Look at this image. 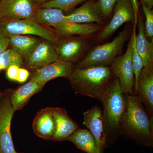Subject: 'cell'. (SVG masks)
I'll return each mask as SVG.
<instances>
[{"label": "cell", "instance_id": "6da1fadb", "mask_svg": "<svg viewBox=\"0 0 153 153\" xmlns=\"http://www.w3.org/2000/svg\"><path fill=\"white\" fill-rule=\"evenodd\" d=\"M100 101L103 106L102 119L107 146L122 134L123 123L126 110V96L117 78L110 82Z\"/></svg>", "mask_w": 153, "mask_h": 153}, {"label": "cell", "instance_id": "7a4b0ae2", "mask_svg": "<svg viewBox=\"0 0 153 153\" xmlns=\"http://www.w3.org/2000/svg\"><path fill=\"white\" fill-rule=\"evenodd\" d=\"M127 108L123 123L122 134L145 146L152 147L153 117H149L136 94H126Z\"/></svg>", "mask_w": 153, "mask_h": 153}, {"label": "cell", "instance_id": "3957f363", "mask_svg": "<svg viewBox=\"0 0 153 153\" xmlns=\"http://www.w3.org/2000/svg\"><path fill=\"white\" fill-rule=\"evenodd\" d=\"M112 71L108 66L74 68L68 79L75 93L100 101L110 82Z\"/></svg>", "mask_w": 153, "mask_h": 153}, {"label": "cell", "instance_id": "277c9868", "mask_svg": "<svg viewBox=\"0 0 153 153\" xmlns=\"http://www.w3.org/2000/svg\"><path fill=\"white\" fill-rule=\"evenodd\" d=\"M0 33L9 38L15 35L37 36L54 43L59 36L56 32L38 24L33 19H0Z\"/></svg>", "mask_w": 153, "mask_h": 153}, {"label": "cell", "instance_id": "5b68a950", "mask_svg": "<svg viewBox=\"0 0 153 153\" xmlns=\"http://www.w3.org/2000/svg\"><path fill=\"white\" fill-rule=\"evenodd\" d=\"M128 37L126 30L119 33L111 42L92 49L78 65L79 68L95 66H108L123 49Z\"/></svg>", "mask_w": 153, "mask_h": 153}, {"label": "cell", "instance_id": "8992f818", "mask_svg": "<svg viewBox=\"0 0 153 153\" xmlns=\"http://www.w3.org/2000/svg\"><path fill=\"white\" fill-rule=\"evenodd\" d=\"M111 65L113 75L118 79L123 92L126 95L134 94V76L132 63L130 41L125 53L116 57Z\"/></svg>", "mask_w": 153, "mask_h": 153}, {"label": "cell", "instance_id": "52a82bcc", "mask_svg": "<svg viewBox=\"0 0 153 153\" xmlns=\"http://www.w3.org/2000/svg\"><path fill=\"white\" fill-rule=\"evenodd\" d=\"M10 96L3 97L0 102V153H18L11 135V122L15 111Z\"/></svg>", "mask_w": 153, "mask_h": 153}, {"label": "cell", "instance_id": "ba28073f", "mask_svg": "<svg viewBox=\"0 0 153 153\" xmlns=\"http://www.w3.org/2000/svg\"><path fill=\"white\" fill-rule=\"evenodd\" d=\"M113 16L109 23L100 32L99 40L106 39L127 22H133L135 13L131 0H118L114 7Z\"/></svg>", "mask_w": 153, "mask_h": 153}, {"label": "cell", "instance_id": "9c48e42d", "mask_svg": "<svg viewBox=\"0 0 153 153\" xmlns=\"http://www.w3.org/2000/svg\"><path fill=\"white\" fill-rule=\"evenodd\" d=\"M82 124L93 136L99 153H105L107 145L103 126L102 111L100 108L96 105L83 112Z\"/></svg>", "mask_w": 153, "mask_h": 153}, {"label": "cell", "instance_id": "30bf717a", "mask_svg": "<svg viewBox=\"0 0 153 153\" xmlns=\"http://www.w3.org/2000/svg\"><path fill=\"white\" fill-rule=\"evenodd\" d=\"M38 7L33 0H1L0 19H32Z\"/></svg>", "mask_w": 153, "mask_h": 153}, {"label": "cell", "instance_id": "8fae6325", "mask_svg": "<svg viewBox=\"0 0 153 153\" xmlns=\"http://www.w3.org/2000/svg\"><path fill=\"white\" fill-rule=\"evenodd\" d=\"M150 117L153 116V62L140 71L134 91Z\"/></svg>", "mask_w": 153, "mask_h": 153}, {"label": "cell", "instance_id": "7c38bea8", "mask_svg": "<svg viewBox=\"0 0 153 153\" xmlns=\"http://www.w3.org/2000/svg\"><path fill=\"white\" fill-rule=\"evenodd\" d=\"M54 45L60 60L72 63L79 59L86 44L81 38L71 36L58 38Z\"/></svg>", "mask_w": 153, "mask_h": 153}, {"label": "cell", "instance_id": "4fadbf2b", "mask_svg": "<svg viewBox=\"0 0 153 153\" xmlns=\"http://www.w3.org/2000/svg\"><path fill=\"white\" fill-rule=\"evenodd\" d=\"M74 68L71 62L60 59L36 69L32 78L44 86L47 82L55 78H68Z\"/></svg>", "mask_w": 153, "mask_h": 153}, {"label": "cell", "instance_id": "5bb4252c", "mask_svg": "<svg viewBox=\"0 0 153 153\" xmlns=\"http://www.w3.org/2000/svg\"><path fill=\"white\" fill-rule=\"evenodd\" d=\"M59 60L54 44L44 39L24 61L27 67L37 69Z\"/></svg>", "mask_w": 153, "mask_h": 153}, {"label": "cell", "instance_id": "9a60e30c", "mask_svg": "<svg viewBox=\"0 0 153 153\" xmlns=\"http://www.w3.org/2000/svg\"><path fill=\"white\" fill-rule=\"evenodd\" d=\"M55 124V131L52 140H67L77 130L79 125L71 118L66 110L61 108L50 107Z\"/></svg>", "mask_w": 153, "mask_h": 153}, {"label": "cell", "instance_id": "2e32d148", "mask_svg": "<svg viewBox=\"0 0 153 153\" xmlns=\"http://www.w3.org/2000/svg\"><path fill=\"white\" fill-rule=\"evenodd\" d=\"M68 21L78 24H91L102 22L103 16L94 0L85 1L79 7L65 16Z\"/></svg>", "mask_w": 153, "mask_h": 153}, {"label": "cell", "instance_id": "e0dca14e", "mask_svg": "<svg viewBox=\"0 0 153 153\" xmlns=\"http://www.w3.org/2000/svg\"><path fill=\"white\" fill-rule=\"evenodd\" d=\"M33 128L38 137L52 140L55 131V124L50 107L41 109L37 114L33 121Z\"/></svg>", "mask_w": 153, "mask_h": 153}, {"label": "cell", "instance_id": "ac0fdd59", "mask_svg": "<svg viewBox=\"0 0 153 153\" xmlns=\"http://www.w3.org/2000/svg\"><path fill=\"white\" fill-rule=\"evenodd\" d=\"M44 86L32 78L10 94V101L15 111L22 109L34 94L41 91Z\"/></svg>", "mask_w": 153, "mask_h": 153}, {"label": "cell", "instance_id": "d6986e66", "mask_svg": "<svg viewBox=\"0 0 153 153\" xmlns=\"http://www.w3.org/2000/svg\"><path fill=\"white\" fill-rule=\"evenodd\" d=\"M54 29L58 36L64 37L88 36L97 32L100 27L97 25L92 24H78L70 22L65 19Z\"/></svg>", "mask_w": 153, "mask_h": 153}, {"label": "cell", "instance_id": "ffe728a7", "mask_svg": "<svg viewBox=\"0 0 153 153\" xmlns=\"http://www.w3.org/2000/svg\"><path fill=\"white\" fill-rule=\"evenodd\" d=\"M9 45L23 57L27 58L36 49L41 40L33 36L15 35L9 37Z\"/></svg>", "mask_w": 153, "mask_h": 153}, {"label": "cell", "instance_id": "44dd1931", "mask_svg": "<svg viewBox=\"0 0 153 153\" xmlns=\"http://www.w3.org/2000/svg\"><path fill=\"white\" fill-rule=\"evenodd\" d=\"M138 33L136 36V46L137 52L145 66L153 62V41L148 40L145 35L144 24L140 18L138 22Z\"/></svg>", "mask_w": 153, "mask_h": 153}, {"label": "cell", "instance_id": "7402d4cb", "mask_svg": "<svg viewBox=\"0 0 153 153\" xmlns=\"http://www.w3.org/2000/svg\"><path fill=\"white\" fill-rule=\"evenodd\" d=\"M65 15L60 9L37 7L32 19L38 24L55 28L65 20Z\"/></svg>", "mask_w": 153, "mask_h": 153}, {"label": "cell", "instance_id": "603a6c76", "mask_svg": "<svg viewBox=\"0 0 153 153\" xmlns=\"http://www.w3.org/2000/svg\"><path fill=\"white\" fill-rule=\"evenodd\" d=\"M76 147L87 153H99L93 136L88 130L79 128L68 138Z\"/></svg>", "mask_w": 153, "mask_h": 153}, {"label": "cell", "instance_id": "cb8c5ba5", "mask_svg": "<svg viewBox=\"0 0 153 153\" xmlns=\"http://www.w3.org/2000/svg\"><path fill=\"white\" fill-rule=\"evenodd\" d=\"M135 27L134 28L132 36L130 42L131 43V60L133 68L134 76V92L136 90L137 85L138 79L140 71L143 67V60L140 55L137 52L136 46Z\"/></svg>", "mask_w": 153, "mask_h": 153}, {"label": "cell", "instance_id": "d4e9b609", "mask_svg": "<svg viewBox=\"0 0 153 153\" xmlns=\"http://www.w3.org/2000/svg\"><path fill=\"white\" fill-rule=\"evenodd\" d=\"M87 0H51L38 6L40 8H55L64 12L72 11L76 6Z\"/></svg>", "mask_w": 153, "mask_h": 153}, {"label": "cell", "instance_id": "484cf974", "mask_svg": "<svg viewBox=\"0 0 153 153\" xmlns=\"http://www.w3.org/2000/svg\"><path fill=\"white\" fill-rule=\"evenodd\" d=\"M143 10L146 16L145 23V35L147 38L152 40L153 37V11L149 8L143 3H142Z\"/></svg>", "mask_w": 153, "mask_h": 153}, {"label": "cell", "instance_id": "4316f807", "mask_svg": "<svg viewBox=\"0 0 153 153\" xmlns=\"http://www.w3.org/2000/svg\"><path fill=\"white\" fill-rule=\"evenodd\" d=\"M118 0H97V3L103 17L109 16Z\"/></svg>", "mask_w": 153, "mask_h": 153}, {"label": "cell", "instance_id": "83f0119b", "mask_svg": "<svg viewBox=\"0 0 153 153\" xmlns=\"http://www.w3.org/2000/svg\"><path fill=\"white\" fill-rule=\"evenodd\" d=\"M21 67L16 65H12L7 69V76L10 80L17 81L19 75V70Z\"/></svg>", "mask_w": 153, "mask_h": 153}, {"label": "cell", "instance_id": "f1b7e54d", "mask_svg": "<svg viewBox=\"0 0 153 153\" xmlns=\"http://www.w3.org/2000/svg\"><path fill=\"white\" fill-rule=\"evenodd\" d=\"M30 74L29 71L25 68H20L17 82L22 83L27 80Z\"/></svg>", "mask_w": 153, "mask_h": 153}, {"label": "cell", "instance_id": "f546056e", "mask_svg": "<svg viewBox=\"0 0 153 153\" xmlns=\"http://www.w3.org/2000/svg\"><path fill=\"white\" fill-rule=\"evenodd\" d=\"M9 46V38L0 33V54L7 50Z\"/></svg>", "mask_w": 153, "mask_h": 153}, {"label": "cell", "instance_id": "4dcf8cb0", "mask_svg": "<svg viewBox=\"0 0 153 153\" xmlns=\"http://www.w3.org/2000/svg\"><path fill=\"white\" fill-rule=\"evenodd\" d=\"M142 3H143L149 8L152 9L153 5V0H141Z\"/></svg>", "mask_w": 153, "mask_h": 153}, {"label": "cell", "instance_id": "1f68e13d", "mask_svg": "<svg viewBox=\"0 0 153 153\" xmlns=\"http://www.w3.org/2000/svg\"><path fill=\"white\" fill-rule=\"evenodd\" d=\"M51 0H33L34 3L37 6H39Z\"/></svg>", "mask_w": 153, "mask_h": 153}, {"label": "cell", "instance_id": "d6a6232c", "mask_svg": "<svg viewBox=\"0 0 153 153\" xmlns=\"http://www.w3.org/2000/svg\"><path fill=\"white\" fill-rule=\"evenodd\" d=\"M6 69H7V68H6V66H5L3 60L0 58V71Z\"/></svg>", "mask_w": 153, "mask_h": 153}, {"label": "cell", "instance_id": "836d02e7", "mask_svg": "<svg viewBox=\"0 0 153 153\" xmlns=\"http://www.w3.org/2000/svg\"><path fill=\"white\" fill-rule=\"evenodd\" d=\"M2 92H1V91H0V98H1V97L2 96Z\"/></svg>", "mask_w": 153, "mask_h": 153}, {"label": "cell", "instance_id": "e575fe53", "mask_svg": "<svg viewBox=\"0 0 153 153\" xmlns=\"http://www.w3.org/2000/svg\"><path fill=\"white\" fill-rule=\"evenodd\" d=\"M0 1H1V0H0Z\"/></svg>", "mask_w": 153, "mask_h": 153}]
</instances>
